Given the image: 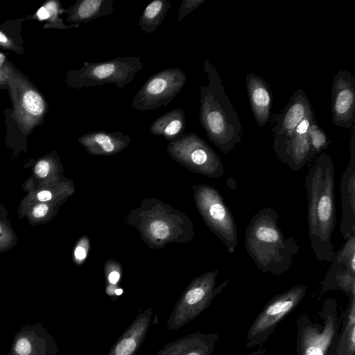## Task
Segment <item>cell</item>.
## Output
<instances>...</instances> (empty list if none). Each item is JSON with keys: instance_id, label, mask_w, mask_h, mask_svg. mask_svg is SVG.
<instances>
[{"instance_id": "obj_36", "label": "cell", "mask_w": 355, "mask_h": 355, "mask_svg": "<svg viewBox=\"0 0 355 355\" xmlns=\"http://www.w3.org/2000/svg\"><path fill=\"white\" fill-rule=\"evenodd\" d=\"M205 0H182L178 11V22L198 8Z\"/></svg>"}, {"instance_id": "obj_34", "label": "cell", "mask_w": 355, "mask_h": 355, "mask_svg": "<svg viewBox=\"0 0 355 355\" xmlns=\"http://www.w3.org/2000/svg\"><path fill=\"white\" fill-rule=\"evenodd\" d=\"M18 69L8 58L7 53L0 51V89L8 91V83Z\"/></svg>"}, {"instance_id": "obj_31", "label": "cell", "mask_w": 355, "mask_h": 355, "mask_svg": "<svg viewBox=\"0 0 355 355\" xmlns=\"http://www.w3.org/2000/svg\"><path fill=\"white\" fill-rule=\"evenodd\" d=\"M104 274L105 278V292L112 300H116L114 291L119 288L123 267L122 265L116 260L112 259H107L104 264Z\"/></svg>"}, {"instance_id": "obj_19", "label": "cell", "mask_w": 355, "mask_h": 355, "mask_svg": "<svg viewBox=\"0 0 355 355\" xmlns=\"http://www.w3.org/2000/svg\"><path fill=\"white\" fill-rule=\"evenodd\" d=\"M153 308L140 311L113 345L107 355H136L152 322Z\"/></svg>"}, {"instance_id": "obj_20", "label": "cell", "mask_w": 355, "mask_h": 355, "mask_svg": "<svg viewBox=\"0 0 355 355\" xmlns=\"http://www.w3.org/2000/svg\"><path fill=\"white\" fill-rule=\"evenodd\" d=\"M218 339L216 333L197 331L170 342L156 355H212Z\"/></svg>"}, {"instance_id": "obj_23", "label": "cell", "mask_w": 355, "mask_h": 355, "mask_svg": "<svg viewBox=\"0 0 355 355\" xmlns=\"http://www.w3.org/2000/svg\"><path fill=\"white\" fill-rule=\"evenodd\" d=\"M115 10L114 0H77L63 13L71 24L88 23L95 19L110 15Z\"/></svg>"}, {"instance_id": "obj_2", "label": "cell", "mask_w": 355, "mask_h": 355, "mask_svg": "<svg viewBox=\"0 0 355 355\" xmlns=\"http://www.w3.org/2000/svg\"><path fill=\"white\" fill-rule=\"evenodd\" d=\"M279 218L272 207L259 210L250 219L245 236L247 253L259 270L275 275L290 269L293 258L300 250L294 236L284 238Z\"/></svg>"}, {"instance_id": "obj_35", "label": "cell", "mask_w": 355, "mask_h": 355, "mask_svg": "<svg viewBox=\"0 0 355 355\" xmlns=\"http://www.w3.org/2000/svg\"><path fill=\"white\" fill-rule=\"evenodd\" d=\"M90 248V240L87 235H83L77 241L72 253L73 263L81 266L87 258Z\"/></svg>"}, {"instance_id": "obj_28", "label": "cell", "mask_w": 355, "mask_h": 355, "mask_svg": "<svg viewBox=\"0 0 355 355\" xmlns=\"http://www.w3.org/2000/svg\"><path fill=\"white\" fill-rule=\"evenodd\" d=\"M63 14V8L58 0H49L43 3L33 15H27L24 19H34L44 21L43 28L70 29L76 28L80 24L67 25L64 23L60 15Z\"/></svg>"}, {"instance_id": "obj_21", "label": "cell", "mask_w": 355, "mask_h": 355, "mask_svg": "<svg viewBox=\"0 0 355 355\" xmlns=\"http://www.w3.org/2000/svg\"><path fill=\"white\" fill-rule=\"evenodd\" d=\"M67 178L64 166L54 150L37 159L31 169V174L21 184V189L28 193L38 187Z\"/></svg>"}, {"instance_id": "obj_39", "label": "cell", "mask_w": 355, "mask_h": 355, "mask_svg": "<svg viewBox=\"0 0 355 355\" xmlns=\"http://www.w3.org/2000/svg\"><path fill=\"white\" fill-rule=\"evenodd\" d=\"M8 211L6 209V207L0 203V216H8Z\"/></svg>"}, {"instance_id": "obj_8", "label": "cell", "mask_w": 355, "mask_h": 355, "mask_svg": "<svg viewBox=\"0 0 355 355\" xmlns=\"http://www.w3.org/2000/svg\"><path fill=\"white\" fill-rule=\"evenodd\" d=\"M195 204L202 220L209 230L234 252L238 244V229L234 218L223 196L215 187L205 184L192 185Z\"/></svg>"}, {"instance_id": "obj_18", "label": "cell", "mask_w": 355, "mask_h": 355, "mask_svg": "<svg viewBox=\"0 0 355 355\" xmlns=\"http://www.w3.org/2000/svg\"><path fill=\"white\" fill-rule=\"evenodd\" d=\"M78 141L90 155L110 156L126 149L130 144L131 137L119 131L96 130L82 135Z\"/></svg>"}, {"instance_id": "obj_16", "label": "cell", "mask_w": 355, "mask_h": 355, "mask_svg": "<svg viewBox=\"0 0 355 355\" xmlns=\"http://www.w3.org/2000/svg\"><path fill=\"white\" fill-rule=\"evenodd\" d=\"M350 157L340 180L342 218L340 230L346 241L355 236V125L352 127Z\"/></svg>"}, {"instance_id": "obj_27", "label": "cell", "mask_w": 355, "mask_h": 355, "mask_svg": "<svg viewBox=\"0 0 355 355\" xmlns=\"http://www.w3.org/2000/svg\"><path fill=\"white\" fill-rule=\"evenodd\" d=\"M348 298L338 336V355H355V296Z\"/></svg>"}, {"instance_id": "obj_11", "label": "cell", "mask_w": 355, "mask_h": 355, "mask_svg": "<svg viewBox=\"0 0 355 355\" xmlns=\"http://www.w3.org/2000/svg\"><path fill=\"white\" fill-rule=\"evenodd\" d=\"M306 291L307 286L300 284L272 297L250 325L245 347L250 348L264 344L277 324L301 302Z\"/></svg>"}, {"instance_id": "obj_5", "label": "cell", "mask_w": 355, "mask_h": 355, "mask_svg": "<svg viewBox=\"0 0 355 355\" xmlns=\"http://www.w3.org/2000/svg\"><path fill=\"white\" fill-rule=\"evenodd\" d=\"M150 249H162L169 243H190L195 236L191 220L184 212L155 198H144L125 217Z\"/></svg>"}, {"instance_id": "obj_17", "label": "cell", "mask_w": 355, "mask_h": 355, "mask_svg": "<svg viewBox=\"0 0 355 355\" xmlns=\"http://www.w3.org/2000/svg\"><path fill=\"white\" fill-rule=\"evenodd\" d=\"M313 113L307 95L302 89H297L282 111L279 114H272V131L276 135L293 130L304 119Z\"/></svg>"}, {"instance_id": "obj_24", "label": "cell", "mask_w": 355, "mask_h": 355, "mask_svg": "<svg viewBox=\"0 0 355 355\" xmlns=\"http://www.w3.org/2000/svg\"><path fill=\"white\" fill-rule=\"evenodd\" d=\"M75 193V184L72 179L64 180L41 185L28 192L20 201L18 207L34 202H55L67 201Z\"/></svg>"}, {"instance_id": "obj_13", "label": "cell", "mask_w": 355, "mask_h": 355, "mask_svg": "<svg viewBox=\"0 0 355 355\" xmlns=\"http://www.w3.org/2000/svg\"><path fill=\"white\" fill-rule=\"evenodd\" d=\"M314 120L313 113L294 129L275 135L272 148L276 156L293 171L300 170L315 155L308 136L309 127Z\"/></svg>"}, {"instance_id": "obj_3", "label": "cell", "mask_w": 355, "mask_h": 355, "mask_svg": "<svg viewBox=\"0 0 355 355\" xmlns=\"http://www.w3.org/2000/svg\"><path fill=\"white\" fill-rule=\"evenodd\" d=\"M203 68L208 84L200 89V123L209 140L227 154L241 141L240 120L220 75L209 59L203 62Z\"/></svg>"}, {"instance_id": "obj_4", "label": "cell", "mask_w": 355, "mask_h": 355, "mask_svg": "<svg viewBox=\"0 0 355 355\" xmlns=\"http://www.w3.org/2000/svg\"><path fill=\"white\" fill-rule=\"evenodd\" d=\"M12 107L4 110L6 147L17 157L27 152L29 135L44 121L49 110L42 92L19 69L8 83Z\"/></svg>"}, {"instance_id": "obj_29", "label": "cell", "mask_w": 355, "mask_h": 355, "mask_svg": "<svg viewBox=\"0 0 355 355\" xmlns=\"http://www.w3.org/2000/svg\"><path fill=\"white\" fill-rule=\"evenodd\" d=\"M24 18L8 20L0 24V48L17 55L24 53V42L21 31Z\"/></svg>"}, {"instance_id": "obj_14", "label": "cell", "mask_w": 355, "mask_h": 355, "mask_svg": "<svg viewBox=\"0 0 355 355\" xmlns=\"http://www.w3.org/2000/svg\"><path fill=\"white\" fill-rule=\"evenodd\" d=\"M321 284V291L340 290L348 297L355 296V236L336 252Z\"/></svg>"}, {"instance_id": "obj_30", "label": "cell", "mask_w": 355, "mask_h": 355, "mask_svg": "<svg viewBox=\"0 0 355 355\" xmlns=\"http://www.w3.org/2000/svg\"><path fill=\"white\" fill-rule=\"evenodd\" d=\"M171 4L168 0H154L149 3L139 17L140 29L146 33H153L163 21Z\"/></svg>"}, {"instance_id": "obj_15", "label": "cell", "mask_w": 355, "mask_h": 355, "mask_svg": "<svg viewBox=\"0 0 355 355\" xmlns=\"http://www.w3.org/2000/svg\"><path fill=\"white\" fill-rule=\"evenodd\" d=\"M333 123L350 129L355 122V77L347 70L340 69L335 75L331 87Z\"/></svg>"}, {"instance_id": "obj_37", "label": "cell", "mask_w": 355, "mask_h": 355, "mask_svg": "<svg viewBox=\"0 0 355 355\" xmlns=\"http://www.w3.org/2000/svg\"><path fill=\"white\" fill-rule=\"evenodd\" d=\"M15 352L18 355H29L31 345L28 340L24 338L19 339L15 345Z\"/></svg>"}, {"instance_id": "obj_9", "label": "cell", "mask_w": 355, "mask_h": 355, "mask_svg": "<svg viewBox=\"0 0 355 355\" xmlns=\"http://www.w3.org/2000/svg\"><path fill=\"white\" fill-rule=\"evenodd\" d=\"M218 273V269L205 272L188 284L167 321L166 327L169 330L182 327L211 305L216 295L229 284L226 280L216 286Z\"/></svg>"}, {"instance_id": "obj_1", "label": "cell", "mask_w": 355, "mask_h": 355, "mask_svg": "<svg viewBox=\"0 0 355 355\" xmlns=\"http://www.w3.org/2000/svg\"><path fill=\"white\" fill-rule=\"evenodd\" d=\"M334 171L331 156L322 153L305 177L311 248L318 261L330 263L336 253L331 241L336 224Z\"/></svg>"}, {"instance_id": "obj_12", "label": "cell", "mask_w": 355, "mask_h": 355, "mask_svg": "<svg viewBox=\"0 0 355 355\" xmlns=\"http://www.w3.org/2000/svg\"><path fill=\"white\" fill-rule=\"evenodd\" d=\"M186 82L187 76L179 67L157 71L138 90L131 106L140 111H155L165 107L180 92Z\"/></svg>"}, {"instance_id": "obj_33", "label": "cell", "mask_w": 355, "mask_h": 355, "mask_svg": "<svg viewBox=\"0 0 355 355\" xmlns=\"http://www.w3.org/2000/svg\"><path fill=\"white\" fill-rule=\"evenodd\" d=\"M308 136L312 150L315 155L325 149L330 143L324 131L318 125L316 119L310 124Z\"/></svg>"}, {"instance_id": "obj_26", "label": "cell", "mask_w": 355, "mask_h": 355, "mask_svg": "<svg viewBox=\"0 0 355 355\" xmlns=\"http://www.w3.org/2000/svg\"><path fill=\"white\" fill-rule=\"evenodd\" d=\"M65 202L66 201L34 202L18 207L17 212L19 218H26L30 225H42L52 220Z\"/></svg>"}, {"instance_id": "obj_10", "label": "cell", "mask_w": 355, "mask_h": 355, "mask_svg": "<svg viewBox=\"0 0 355 355\" xmlns=\"http://www.w3.org/2000/svg\"><path fill=\"white\" fill-rule=\"evenodd\" d=\"M169 157L189 171L210 178L224 175L223 163L213 148L193 132L184 133L166 146Z\"/></svg>"}, {"instance_id": "obj_7", "label": "cell", "mask_w": 355, "mask_h": 355, "mask_svg": "<svg viewBox=\"0 0 355 355\" xmlns=\"http://www.w3.org/2000/svg\"><path fill=\"white\" fill-rule=\"evenodd\" d=\"M143 67L139 56H118L99 62L85 61L80 69L68 71L66 84L77 89L105 84H114L122 89L132 82Z\"/></svg>"}, {"instance_id": "obj_25", "label": "cell", "mask_w": 355, "mask_h": 355, "mask_svg": "<svg viewBox=\"0 0 355 355\" xmlns=\"http://www.w3.org/2000/svg\"><path fill=\"white\" fill-rule=\"evenodd\" d=\"M186 117L182 108L173 109L157 118L150 126V132L155 136H162L166 141L173 142L185 133Z\"/></svg>"}, {"instance_id": "obj_32", "label": "cell", "mask_w": 355, "mask_h": 355, "mask_svg": "<svg viewBox=\"0 0 355 355\" xmlns=\"http://www.w3.org/2000/svg\"><path fill=\"white\" fill-rule=\"evenodd\" d=\"M18 242L10 220L6 216H0V253L14 248Z\"/></svg>"}, {"instance_id": "obj_22", "label": "cell", "mask_w": 355, "mask_h": 355, "mask_svg": "<svg viewBox=\"0 0 355 355\" xmlns=\"http://www.w3.org/2000/svg\"><path fill=\"white\" fill-rule=\"evenodd\" d=\"M246 88L250 107L257 125L262 128L269 121L273 96L269 85L253 73L246 76Z\"/></svg>"}, {"instance_id": "obj_38", "label": "cell", "mask_w": 355, "mask_h": 355, "mask_svg": "<svg viewBox=\"0 0 355 355\" xmlns=\"http://www.w3.org/2000/svg\"><path fill=\"white\" fill-rule=\"evenodd\" d=\"M266 349L263 346L259 347L257 350L252 352L248 355H264Z\"/></svg>"}, {"instance_id": "obj_6", "label": "cell", "mask_w": 355, "mask_h": 355, "mask_svg": "<svg viewBox=\"0 0 355 355\" xmlns=\"http://www.w3.org/2000/svg\"><path fill=\"white\" fill-rule=\"evenodd\" d=\"M322 322L303 313L295 322L297 355H338V336L343 317L334 298L325 300L318 312Z\"/></svg>"}]
</instances>
